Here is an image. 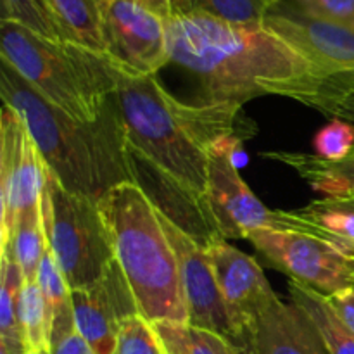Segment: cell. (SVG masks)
<instances>
[{"label":"cell","mask_w":354,"mask_h":354,"mask_svg":"<svg viewBox=\"0 0 354 354\" xmlns=\"http://www.w3.org/2000/svg\"><path fill=\"white\" fill-rule=\"evenodd\" d=\"M166 24L169 61L197 76L203 104L242 107L272 86L313 76L294 48L263 26H235L199 12Z\"/></svg>","instance_id":"cell-1"},{"label":"cell","mask_w":354,"mask_h":354,"mask_svg":"<svg viewBox=\"0 0 354 354\" xmlns=\"http://www.w3.org/2000/svg\"><path fill=\"white\" fill-rule=\"evenodd\" d=\"M0 97L23 118L47 168L68 190L100 203L111 189L133 182L116 93L97 120H76L2 61Z\"/></svg>","instance_id":"cell-2"},{"label":"cell","mask_w":354,"mask_h":354,"mask_svg":"<svg viewBox=\"0 0 354 354\" xmlns=\"http://www.w3.org/2000/svg\"><path fill=\"white\" fill-rule=\"evenodd\" d=\"M99 206L109 228L114 258L142 317L151 324H189L175 249L144 190L133 182L121 183L100 199Z\"/></svg>","instance_id":"cell-3"},{"label":"cell","mask_w":354,"mask_h":354,"mask_svg":"<svg viewBox=\"0 0 354 354\" xmlns=\"http://www.w3.org/2000/svg\"><path fill=\"white\" fill-rule=\"evenodd\" d=\"M0 59L76 120H97L118 88V69L106 54L47 40L14 21L0 24Z\"/></svg>","instance_id":"cell-4"},{"label":"cell","mask_w":354,"mask_h":354,"mask_svg":"<svg viewBox=\"0 0 354 354\" xmlns=\"http://www.w3.org/2000/svg\"><path fill=\"white\" fill-rule=\"evenodd\" d=\"M116 69L118 109L128 144L180 183L206 196L207 149L194 130L190 106L176 100L156 76Z\"/></svg>","instance_id":"cell-5"},{"label":"cell","mask_w":354,"mask_h":354,"mask_svg":"<svg viewBox=\"0 0 354 354\" xmlns=\"http://www.w3.org/2000/svg\"><path fill=\"white\" fill-rule=\"evenodd\" d=\"M41 211L48 248L69 289L97 282L114 259L109 228L99 203L68 190L48 169Z\"/></svg>","instance_id":"cell-6"},{"label":"cell","mask_w":354,"mask_h":354,"mask_svg":"<svg viewBox=\"0 0 354 354\" xmlns=\"http://www.w3.org/2000/svg\"><path fill=\"white\" fill-rule=\"evenodd\" d=\"M245 241L272 268L324 296L354 286V258L330 242L294 230H252Z\"/></svg>","instance_id":"cell-7"},{"label":"cell","mask_w":354,"mask_h":354,"mask_svg":"<svg viewBox=\"0 0 354 354\" xmlns=\"http://www.w3.org/2000/svg\"><path fill=\"white\" fill-rule=\"evenodd\" d=\"M48 168L23 118L3 104L0 116V249L9 244L14 221L41 203Z\"/></svg>","instance_id":"cell-8"},{"label":"cell","mask_w":354,"mask_h":354,"mask_svg":"<svg viewBox=\"0 0 354 354\" xmlns=\"http://www.w3.org/2000/svg\"><path fill=\"white\" fill-rule=\"evenodd\" d=\"M106 55L123 71L156 76L169 61L168 24L138 0H102Z\"/></svg>","instance_id":"cell-9"},{"label":"cell","mask_w":354,"mask_h":354,"mask_svg":"<svg viewBox=\"0 0 354 354\" xmlns=\"http://www.w3.org/2000/svg\"><path fill=\"white\" fill-rule=\"evenodd\" d=\"M263 28L286 41L311 66L313 78L354 73V30L310 16L290 3L265 17Z\"/></svg>","instance_id":"cell-10"},{"label":"cell","mask_w":354,"mask_h":354,"mask_svg":"<svg viewBox=\"0 0 354 354\" xmlns=\"http://www.w3.org/2000/svg\"><path fill=\"white\" fill-rule=\"evenodd\" d=\"M207 203L223 239H248L252 230H282L283 211H272L242 180L228 152L207 151Z\"/></svg>","instance_id":"cell-11"},{"label":"cell","mask_w":354,"mask_h":354,"mask_svg":"<svg viewBox=\"0 0 354 354\" xmlns=\"http://www.w3.org/2000/svg\"><path fill=\"white\" fill-rule=\"evenodd\" d=\"M75 327L97 354H114L120 328L140 315L137 299L116 258L97 282L71 290Z\"/></svg>","instance_id":"cell-12"},{"label":"cell","mask_w":354,"mask_h":354,"mask_svg":"<svg viewBox=\"0 0 354 354\" xmlns=\"http://www.w3.org/2000/svg\"><path fill=\"white\" fill-rule=\"evenodd\" d=\"M127 149L133 183L144 190L152 206L162 216L204 248H209L218 239H223L206 196L180 183L128 142Z\"/></svg>","instance_id":"cell-13"},{"label":"cell","mask_w":354,"mask_h":354,"mask_svg":"<svg viewBox=\"0 0 354 354\" xmlns=\"http://www.w3.org/2000/svg\"><path fill=\"white\" fill-rule=\"evenodd\" d=\"M158 214L178 259L180 280H182L183 296H185L187 311H189V324L218 332L235 344L237 337H235L234 325H232L223 296L218 287L207 249L196 239L180 230L159 211Z\"/></svg>","instance_id":"cell-14"},{"label":"cell","mask_w":354,"mask_h":354,"mask_svg":"<svg viewBox=\"0 0 354 354\" xmlns=\"http://www.w3.org/2000/svg\"><path fill=\"white\" fill-rule=\"evenodd\" d=\"M206 249L213 263L228 317L234 325L237 344L252 335L259 311L277 294L259 263L252 256L228 244L227 239H218Z\"/></svg>","instance_id":"cell-15"},{"label":"cell","mask_w":354,"mask_h":354,"mask_svg":"<svg viewBox=\"0 0 354 354\" xmlns=\"http://www.w3.org/2000/svg\"><path fill=\"white\" fill-rule=\"evenodd\" d=\"M252 339L261 354H328L311 318L279 296L259 311Z\"/></svg>","instance_id":"cell-16"},{"label":"cell","mask_w":354,"mask_h":354,"mask_svg":"<svg viewBox=\"0 0 354 354\" xmlns=\"http://www.w3.org/2000/svg\"><path fill=\"white\" fill-rule=\"evenodd\" d=\"M273 95L290 97L322 114L339 118L354 124V73L330 78H306L275 85L268 90Z\"/></svg>","instance_id":"cell-17"},{"label":"cell","mask_w":354,"mask_h":354,"mask_svg":"<svg viewBox=\"0 0 354 354\" xmlns=\"http://www.w3.org/2000/svg\"><path fill=\"white\" fill-rule=\"evenodd\" d=\"M265 158L275 159L292 168L310 187L325 197H346L354 194V149L341 161H327L317 154L303 152H266Z\"/></svg>","instance_id":"cell-18"},{"label":"cell","mask_w":354,"mask_h":354,"mask_svg":"<svg viewBox=\"0 0 354 354\" xmlns=\"http://www.w3.org/2000/svg\"><path fill=\"white\" fill-rule=\"evenodd\" d=\"M290 297L320 332L328 354H354V334L339 320L327 296L290 279Z\"/></svg>","instance_id":"cell-19"},{"label":"cell","mask_w":354,"mask_h":354,"mask_svg":"<svg viewBox=\"0 0 354 354\" xmlns=\"http://www.w3.org/2000/svg\"><path fill=\"white\" fill-rule=\"evenodd\" d=\"M24 277L9 252L0 258V354H26L19 322V299Z\"/></svg>","instance_id":"cell-20"},{"label":"cell","mask_w":354,"mask_h":354,"mask_svg":"<svg viewBox=\"0 0 354 354\" xmlns=\"http://www.w3.org/2000/svg\"><path fill=\"white\" fill-rule=\"evenodd\" d=\"M66 40L106 54L102 35V0H48Z\"/></svg>","instance_id":"cell-21"},{"label":"cell","mask_w":354,"mask_h":354,"mask_svg":"<svg viewBox=\"0 0 354 354\" xmlns=\"http://www.w3.org/2000/svg\"><path fill=\"white\" fill-rule=\"evenodd\" d=\"M47 248L48 242L40 203L16 218L12 232H10L9 244L2 252H9L16 259L23 272L24 282H35Z\"/></svg>","instance_id":"cell-22"},{"label":"cell","mask_w":354,"mask_h":354,"mask_svg":"<svg viewBox=\"0 0 354 354\" xmlns=\"http://www.w3.org/2000/svg\"><path fill=\"white\" fill-rule=\"evenodd\" d=\"M165 354H239L237 346L218 332L182 322L152 324Z\"/></svg>","instance_id":"cell-23"},{"label":"cell","mask_w":354,"mask_h":354,"mask_svg":"<svg viewBox=\"0 0 354 354\" xmlns=\"http://www.w3.org/2000/svg\"><path fill=\"white\" fill-rule=\"evenodd\" d=\"M19 322L28 351L48 349L52 320L37 280L23 283L19 299Z\"/></svg>","instance_id":"cell-24"},{"label":"cell","mask_w":354,"mask_h":354,"mask_svg":"<svg viewBox=\"0 0 354 354\" xmlns=\"http://www.w3.org/2000/svg\"><path fill=\"white\" fill-rule=\"evenodd\" d=\"M192 12L235 26H263L265 17L282 0H189Z\"/></svg>","instance_id":"cell-25"},{"label":"cell","mask_w":354,"mask_h":354,"mask_svg":"<svg viewBox=\"0 0 354 354\" xmlns=\"http://www.w3.org/2000/svg\"><path fill=\"white\" fill-rule=\"evenodd\" d=\"M2 21H14L52 41H68L48 0H2Z\"/></svg>","instance_id":"cell-26"},{"label":"cell","mask_w":354,"mask_h":354,"mask_svg":"<svg viewBox=\"0 0 354 354\" xmlns=\"http://www.w3.org/2000/svg\"><path fill=\"white\" fill-rule=\"evenodd\" d=\"M37 283L44 294L52 322L59 313L71 310V289H69L50 248H47L44 258H41L40 268L37 273Z\"/></svg>","instance_id":"cell-27"},{"label":"cell","mask_w":354,"mask_h":354,"mask_svg":"<svg viewBox=\"0 0 354 354\" xmlns=\"http://www.w3.org/2000/svg\"><path fill=\"white\" fill-rule=\"evenodd\" d=\"M114 354H165L154 325L142 315L128 318L120 328Z\"/></svg>","instance_id":"cell-28"},{"label":"cell","mask_w":354,"mask_h":354,"mask_svg":"<svg viewBox=\"0 0 354 354\" xmlns=\"http://www.w3.org/2000/svg\"><path fill=\"white\" fill-rule=\"evenodd\" d=\"M315 154L327 161H341L354 149V124L332 118L313 138Z\"/></svg>","instance_id":"cell-29"},{"label":"cell","mask_w":354,"mask_h":354,"mask_svg":"<svg viewBox=\"0 0 354 354\" xmlns=\"http://www.w3.org/2000/svg\"><path fill=\"white\" fill-rule=\"evenodd\" d=\"M50 354H97L90 348L88 342L78 334L75 327V315L73 308L68 311H62L52 322L50 332Z\"/></svg>","instance_id":"cell-30"},{"label":"cell","mask_w":354,"mask_h":354,"mask_svg":"<svg viewBox=\"0 0 354 354\" xmlns=\"http://www.w3.org/2000/svg\"><path fill=\"white\" fill-rule=\"evenodd\" d=\"M296 9L354 30V0H290Z\"/></svg>","instance_id":"cell-31"},{"label":"cell","mask_w":354,"mask_h":354,"mask_svg":"<svg viewBox=\"0 0 354 354\" xmlns=\"http://www.w3.org/2000/svg\"><path fill=\"white\" fill-rule=\"evenodd\" d=\"M327 299L339 320L354 334V286L334 294V296H327Z\"/></svg>","instance_id":"cell-32"},{"label":"cell","mask_w":354,"mask_h":354,"mask_svg":"<svg viewBox=\"0 0 354 354\" xmlns=\"http://www.w3.org/2000/svg\"><path fill=\"white\" fill-rule=\"evenodd\" d=\"M138 2L144 3L145 7L154 10L161 17H165L166 21L171 19V17L192 12L189 0H138Z\"/></svg>","instance_id":"cell-33"},{"label":"cell","mask_w":354,"mask_h":354,"mask_svg":"<svg viewBox=\"0 0 354 354\" xmlns=\"http://www.w3.org/2000/svg\"><path fill=\"white\" fill-rule=\"evenodd\" d=\"M237 353L239 354H261L259 353L258 346H256L254 339H252V335H249L248 339H244V341L237 342Z\"/></svg>","instance_id":"cell-34"},{"label":"cell","mask_w":354,"mask_h":354,"mask_svg":"<svg viewBox=\"0 0 354 354\" xmlns=\"http://www.w3.org/2000/svg\"><path fill=\"white\" fill-rule=\"evenodd\" d=\"M337 199H342V201H344V203H346V204H349V206H351V207H354V194H353V196H346V197H337Z\"/></svg>","instance_id":"cell-35"},{"label":"cell","mask_w":354,"mask_h":354,"mask_svg":"<svg viewBox=\"0 0 354 354\" xmlns=\"http://www.w3.org/2000/svg\"><path fill=\"white\" fill-rule=\"evenodd\" d=\"M26 354H50L48 349H41V351H28Z\"/></svg>","instance_id":"cell-36"}]
</instances>
